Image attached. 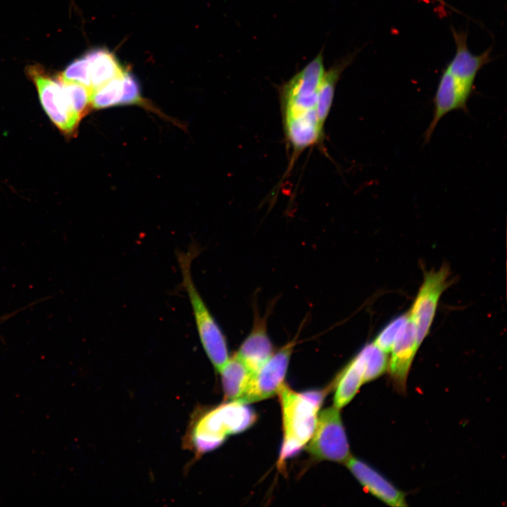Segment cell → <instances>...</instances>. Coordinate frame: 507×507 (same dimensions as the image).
I'll return each instance as SVG.
<instances>
[{"label":"cell","mask_w":507,"mask_h":507,"mask_svg":"<svg viewBox=\"0 0 507 507\" xmlns=\"http://www.w3.org/2000/svg\"><path fill=\"white\" fill-rule=\"evenodd\" d=\"M265 320L256 316L254 327L236 353L251 374L261 368L273 354Z\"/></svg>","instance_id":"13"},{"label":"cell","mask_w":507,"mask_h":507,"mask_svg":"<svg viewBox=\"0 0 507 507\" xmlns=\"http://www.w3.org/2000/svg\"><path fill=\"white\" fill-rule=\"evenodd\" d=\"M434 1H436L437 2L441 4L444 5V6H449V7L452 8L451 6H449V5L446 4V1H445L444 0H434Z\"/></svg>","instance_id":"22"},{"label":"cell","mask_w":507,"mask_h":507,"mask_svg":"<svg viewBox=\"0 0 507 507\" xmlns=\"http://www.w3.org/2000/svg\"><path fill=\"white\" fill-rule=\"evenodd\" d=\"M219 372L225 399L237 401L248 383L251 372L236 354L228 358Z\"/></svg>","instance_id":"17"},{"label":"cell","mask_w":507,"mask_h":507,"mask_svg":"<svg viewBox=\"0 0 507 507\" xmlns=\"http://www.w3.org/2000/svg\"><path fill=\"white\" fill-rule=\"evenodd\" d=\"M198 254L196 246L186 251L177 253L182 285L192 306L197 333L203 349L217 370H220L229 358L227 342L219 325L201 296L192 275V263Z\"/></svg>","instance_id":"3"},{"label":"cell","mask_w":507,"mask_h":507,"mask_svg":"<svg viewBox=\"0 0 507 507\" xmlns=\"http://www.w3.org/2000/svg\"><path fill=\"white\" fill-rule=\"evenodd\" d=\"M139 85L132 74L124 70L118 76L92 90L91 105L104 108L140 102Z\"/></svg>","instance_id":"12"},{"label":"cell","mask_w":507,"mask_h":507,"mask_svg":"<svg viewBox=\"0 0 507 507\" xmlns=\"http://www.w3.org/2000/svg\"><path fill=\"white\" fill-rule=\"evenodd\" d=\"M408 318V312L397 316L380 332L373 342L385 353H389L396 338L406 325Z\"/></svg>","instance_id":"20"},{"label":"cell","mask_w":507,"mask_h":507,"mask_svg":"<svg viewBox=\"0 0 507 507\" xmlns=\"http://www.w3.org/2000/svg\"><path fill=\"white\" fill-rule=\"evenodd\" d=\"M318 460L345 463L351 456L349 444L339 409L334 406L318 413L314 432L306 444Z\"/></svg>","instance_id":"5"},{"label":"cell","mask_w":507,"mask_h":507,"mask_svg":"<svg viewBox=\"0 0 507 507\" xmlns=\"http://www.w3.org/2000/svg\"><path fill=\"white\" fill-rule=\"evenodd\" d=\"M364 363V383L380 377L387 370L389 358L373 342L366 344L360 351Z\"/></svg>","instance_id":"18"},{"label":"cell","mask_w":507,"mask_h":507,"mask_svg":"<svg viewBox=\"0 0 507 507\" xmlns=\"http://www.w3.org/2000/svg\"><path fill=\"white\" fill-rule=\"evenodd\" d=\"M325 71L323 50L279 89L282 122L287 140L295 154L320 142L317 101Z\"/></svg>","instance_id":"1"},{"label":"cell","mask_w":507,"mask_h":507,"mask_svg":"<svg viewBox=\"0 0 507 507\" xmlns=\"http://www.w3.org/2000/svg\"><path fill=\"white\" fill-rule=\"evenodd\" d=\"M84 56L88 61L92 90L120 75L125 70L116 57L107 49H94Z\"/></svg>","instance_id":"16"},{"label":"cell","mask_w":507,"mask_h":507,"mask_svg":"<svg viewBox=\"0 0 507 507\" xmlns=\"http://www.w3.org/2000/svg\"><path fill=\"white\" fill-rule=\"evenodd\" d=\"M364 383V363L358 353L340 373L334 396V406L341 409L354 398Z\"/></svg>","instance_id":"15"},{"label":"cell","mask_w":507,"mask_h":507,"mask_svg":"<svg viewBox=\"0 0 507 507\" xmlns=\"http://www.w3.org/2000/svg\"><path fill=\"white\" fill-rule=\"evenodd\" d=\"M28 73L35 83L42 107L52 122L64 132H73L80 119L69 104L62 81L58 77H49L39 67H30Z\"/></svg>","instance_id":"8"},{"label":"cell","mask_w":507,"mask_h":507,"mask_svg":"<svg viewBox=\"0 0 507 507\" xmlns=\"http://www.w3.org/2000/svg\"><path fill=\"white\" fill-rule=\"evenodd\" d=\"M449 269L446 265L426 273L408 311L409 318L416 331L419 346L430 332L439 299L449 286Z\"/></svg>","instance_id":"7"},{"label":"cell","mask_w":507,"mask_h":507,"mask_svg":"<svg viewBox=\"0 0 507 507\" xmlns=\"http://www.w3.org/2000/svg\"><path fill=\"white\" fill-rule=\"evenodd\" d=\"M58 78L64 82H76L90 87L89 64L85 56L69 64Z\"/></svg>","instance_id":"21"},{"label":"cell","mask_w":507,"mask_h":507,"mask_svg":"<svg viewBox=\"0 0 507 507\" xmlns=\"http://www.w3.org/2000/svg\"><path fill=\"white\" fill-rule=\"evenodd\" d=\"M62 83L73 112L81 119L91 104L92 89L76 82L62 81Z\"/></svg>","instance_id":"19"},{"label":"cell","mask_w":507,"mask_h":507,"mask_svg":"<svg viewBox=\"0 0 507 507\" xmlns=\"http://www.w3.org/2000/svg\"><path fill=\"white\" fill-rule=\"evenodd\" d=\"M356 53L350 54L334 63L325 71L318 89L317 115L322 130L332 107L336 86L344 70L353 61Z\"/></svg>","instance_id":"14"},{"label":"cell","mask_w":507,"mask_h":507,"mask_svg":"<svg viewBox=\"0 0 507 507\" xmlns=\"http://www.w3.org/2000/svg\"><path fill=\"white\" fill-rule=\"evenodd\" d=\"M344 463L358 482L373 496L392 507L407 506L405 493L369 464L351 456Z\"/></svg>","instance_id":"9"},{"label":"cell","mask_w":507,"mask_h":507,"mask_svg":"<svg viewBox=\"0 0 507 507\" xmlns=\"http://www.w3.org/2000/svg\"><path fill=\"white\" fill-rule=\"evenodd\" d=\"M280 395L283 427V442L279 463L296 455L311 439L323 402L320 392L297 393L284 384Z\"/></svg>","instance_id":"2"},{"label":"cell","mask_w":507,"mask_h":507,"mask_svg":"<svg viewBox=\"0 0 507 507\" xmlns=\"http://www.w3.org/2000/svg\"><path fill=\"white\" fill-rule=\"evenodd\" d=\"M297 338L287 343L256 372L251 374L237 400L244 404L259 401L278 394L284 384L291 355Z\"/></svg>","instance_id":"6"},{"label":"cell","mask_w":507,"mask_h":507,"mask_svg":"<svg viewBox=\"0 0 507 507\" xmlns=\"http://www.w3.org/2000/svg\"><path fill=\"white\" fill-rule=\"evenodd\" d=\"M256 415L253 410L237 401H231L208 411L192 425L190 443L199 454L218 447L227 436L251 427Z\"/></svg>","instance_id":"4"},{"label":"cell","mask_w":507,"mask_h":507,"mask_svg":"<svg viewBox=\"0 0 507 507\" xmlns=\"http://www.w3.org/2000/svg\"><path fill=\"white\" fill-rule=\"evenodd\" d=\"M418 348L416 331L408 318L392 346L387 367L394 387L400 393L406 392L408 373Z\"/></svg>","instance_id":"10"},{"label":"cell","mask_w":507,"mask_h":507,"mask_svg":"<svg viewBox=\"0 0 507 507\" xmlns=\"http://www.w3.org/2000/svg\"><path fill=\"white\" fill-rule=\"evenodd\" d=\"M456 44V52L446 68L454 77L464 83L473 86L481 68L492 61L491 48L479 55L472 54L468 46V34L463 30L451 28Z\"/></svg>","instance_id":"11"}]
</instances>
